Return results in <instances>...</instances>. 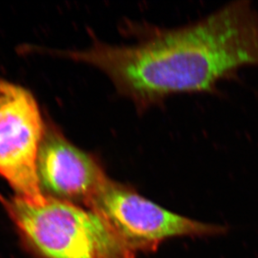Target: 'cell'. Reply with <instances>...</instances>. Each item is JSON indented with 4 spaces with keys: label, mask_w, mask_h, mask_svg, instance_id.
I'll return each instance as SVG.
<instances>
[{
    "label": "cell",
    "mask_w": 258,
    "mask_h": 258,
    "mask_svg": "<svg viewBox=\"0 0 258 258\" xmlns=\"http://www.w3.org/2000/svg\"><path fill=\"white\" fill-rule=\"evenodd\" d=\"M126 46L96 43L64 56L97 67L140 110L173 95L213 93L241 69L258 67V12L249 1L223 6L201 20L151 28Z\"/></svg>",
    "instance_id": "cell-1"
},
{
    "label": "cell",
    "mask_w": 258,
    "mask_h": 258,
    "mask_svg": "<svg viewBox=\"0 0 258 258\" xmlns=\"http://www.w3.org/2000/svg\"><path fill=\"white\" fill-rule=\"evenodd\" d=\"M0 201L26 243L44 258H136L137 252L98 212L44 196Z\"/></svg>",
    "instance_id": "cell-2"
},
{
    "label": "cell",
    "mask_w": 258,
    "mask_h": 258,
    "mask_svg": "<svg viewBox=\"0 0 258 258\" xmlns=\"http://www.w3.org/2000/svg\"><path fill=\"white\" fill-rule=\"evenodd\" d=\"M87 208L101 215L136 252H153L163 241L174 237L219 236L227 231L225 226L170 212L133 188L110 179Z\"/></svg>",
    "instance_id": "cell-3"
},
{
    "label": "cell",
    "mask_w": 258,
    "mask_h": 258,
    "mask_svg": "<svg viewBox=\"0 0 258 258\" xmlns=\"http://www.w3.org/2000/svg\"><path fill=\"white\" fill-rule=\"evenodd\" d=\"M44 123L36 100L25 88L0 80V175L17 196L44 198L37 172Z\"/></svg>",
    "instance_id": "cell-4"
},
{
    "label": "cell",
    "mask_w": 258,
    "mask_h": 258,
    "mask_svg": "<svg viewBox=\"0 0 258 258\" xmlns=\"http://www.w3.org/2000/svg\"><path fill=\"white\" fill-rule=\"evenodd\" d=\"M37 172L42 191L48 193L45 196L86 207L109 179L92 156L53 127L44 130Z\"/></svg>",
    "instance_id": "cell-5"
}]
</instances>
